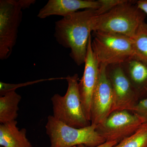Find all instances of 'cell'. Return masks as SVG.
<instances>
[{
	"instance_id": "cell-17",
	"label": "cell",
	"mask_w": 147,
	"mask_h": 147,
	"mask_svg": "<svg viewBox=\"0 0 147 147\" xmlns=\"http://www.w3.org/2000/svg\"><path fill=\"white\" fill-rule=\"evenodd\" d=\"M59 78L50 79H40V80H35L32 82H28L26 83L19 84H11L8 83L0 82V95L1 96L11 91H15V90L18 88L26 86L29 85H32L39 82L47 81L48 80H53V79H59Z\"/></svg>"
},
{
	"instance_id": "cell-2",
	"label": "cell",
	"mask_w": 147,
	"mask_h": 147,
	"mask_svg": "<svg viewBox=\"0 0 147 147\" xmlns=\"http://www.w3.org/2000/svg\"><path fill=\"white\" fill-rule=\"evenodd\" d=\"M136 2L121 0L101 14L97 18L94 31L114 33L132 38L146 17Z\"/></svg>"
},
{
	"instance_id": "cell-4",
	"label": "cell",
	"mask_w": 147,
	"mask_h": 147,
	"mask_svg": "<svg viewBox=\"0 0 147 147\" xmlns=\"http://www.w3.org/2000/svg\"><path fill=\"white\" fill-rule=\"evenodd\" d=\"M96 127L91 124L86 127L75 128L60 121L53 115L48 116L45 125L50 147H74L80 145L93 147L101 144L106 142L97 133Z\"/></svg>"
},
{
	"instance_id": "cell-5",
	"label": "cell",
	"mask_w": 147,
	"mask_h": 147,
	"mask_svg": "<svg viewBox=\"0 0 147 147\" xmlns=\"http://www.w3.org/2000/svg\"><path fill=\"white\" fill-rule=\"evenodd\" d=\"M93 52L99 64L121 65L133 58L132 40L119 34L95 31L92 32Z\"/></svg>"
},
{
	"instance_id": "cell-7",
	"label": "cell",
	"mask_w": 147,
	"mask_h": 147,
	"mask_svg": "<svg viewBox=\"0 0 147 147\" xmlns=\"http://www.w3.org/2000/svg\"><path fill=\"white\" fill-rule=\"evenodd\" d=\"M143 125L142 120L130 111L112 112L102 123L96 125V131L105 142L118 144L134 134Z\"/></svg>"
},
{
	"instance_id": "cell-3",
	"label": "cell",
	"mask_w": 147,
	"mask_h": 147,
	"mask_svg": "<svg viewBox=\"0 0 147 147\" xmlns=\"http://www.w3.org/2000/svg\"><path fill=\"white\" fill-rule=\"evenodd\" d=\"M68 84L64 96L56 94L51 98L53 116L57 120L69 126L83 128L90 126L82 105L79 90L78 74L65 77Z\"/></svg>"
},
{
	"instance_id": "cell-8",
	"label": "cell",
	"mask_w": 147,
	"mask_h": 147,
	"mask_svg": "<svg viewBox=\"0 0 147 147\" xmlns=\"http://www.w3.org/2000/svg\"><path fill=\"white\" fill-rule=\"evenodd\" d=\"M107 72L113 91L112 113L124 110L131 112L140 99L121 65H108Z\"/></svg>"
},
{
	"instance_id": "cell-12",
	"label": "cell",
	"mask_w": 147,
	"mask_h": 147,
	"mask_svg": "<svg viewBox=\"0 0 147 147\" xmlns=\"http://www.w3.org/2000/svg\"><path fill=\"white\" fill-rule=\"evenodd\" d=\"M140 100L147 97V65L135 59L121 65Z\"/></svg>"
},
{
	"instance_id": "cell-9",
	"label": "cell",
	"mask_w": 147,
	"mask_h": 147,
	"mask_svg": "<svg viewBox=\"0 0 147 147\" xmlns=\"http://www.w3.org/2000/svg\"><path fill=\"white\" fill-rule=\"evenodd\" d=\"M99 78L91 102V124L102 123L112 113L113 102V89L107 72L108 65H100Z\"/></svg>"
},
{
	"instance_id": "cell-11",
	"label": "cell",
	"mask_w": 147,
	"mask_h": 147,
	"mask_svg": "<svg viewBox=\"0 0 147 147\" xmlns=\"http://www.w3.org/2000/svg\"><path fill=\"white\" fill-rule=\"evenodd\" d=\"M103 3V0H49L37 16L40 19L54 15L64 17L80 9L99 8Z\"/></svg>"
},
{
	"instance_id": "cell-18",
	"label": "cell",
	"mask_w": 147,
	"mask_h": 147,
	"mask_svg": "<svg viewBox=\"0 0 147 147\" xmlns=\"http://www.w3.org/2000/svg\"><path fill=\"white\" fill-rule=\"evenodd\" d=\"M131 112L142 120L143 124L147 125V97L140 100Z\"/></svg>"
},
{
	"instance_id": "cell-6",
	"label": "cell",
	"mask_w": 147,
	"mask_h": 147,
	"mask_svg": "<svg viewBox=\"0 0 147 147\" xmlns=\"http://www.w3.org/2000/svg\"><path fill=\"white\" fill-rule=\"evenodd\" d=\"M35 0L0 1V59H7L16 44L23 10L34 4Z\"/></svg>"
},
{
	"instance_id": "cell-14",
	"label": "cell",
	"mask_w": 147,
	"mask_h": 147,
	"mask_svg": "<svg viewBox=\"0 0 147 147\" xmlns=\"http://www.w3.org/2000/svg\"><path fill=\"white\" fill-rule=\"evenodd\" d=\"M21 96L16 91L7 93L0 97V123L16 121Z\"/></svg>"
},
{
	"instance_id": "cell-16",
	"label": "cell",
	"mask_w": 147,
	"mask_h": 147,
	"mask_svg": "<svg viewBox=\"0 0 147 147\" xmlns=\"http://www.w3.org/2000/svg\"><path fill=\"white\" fill-rule=\"evenodd\" d=\"M113 147H147V125L143 124L134 134Z\"/></svg>"
},
{
	"instance_id": "cell-1",
	"label": "cell",
	"mask_w": 147,
	"mask_h": 147,
	"mask_svg": "<svg viewBox=\"0 0 147 147\" xmlns=\"http://www.w3.org/2000/svg\"><path fill=\"white\" fill-rule=\"evenodd\" d=\"M121 1L103 0L99 8L79 11L55 22V39L62 46L70 49V57L76 65L85 63L89 39L98 16Z\"/></svg>"
},
{
	"instance_id": "cell-13",
	"label": "cell",
	"mask_w": 147,
	"mask_h": 147,
	"mask_svg": "<svg viewBox=\"0 0 147 147\" xmlns=\"http://www.w3.org/2000/svg\"><path fill=\"white\" fill-rule=\"evenodd\" d=\"M0 145L2 147H32L26 137V129H19L17 121L0 125Z\"/></svg>"
},
{
	"instance_id": "cell-21",
	"label": "cell",
	"mask_w": 147,
	"mask_h": 147,
	"mask_svg": "<svg viewBox=\"0 0 147 147\" xmlns=\"http://www.w3.org/2000/svg\"><path fill=\"white\" fill-rule=\"evenodd\" d=\"M77 147V146H75V147Z\"/></svg>"
},
{
	"instance_id": "cell-15",
	"label": "cell",
	"mask_w": 147,
	"mask_h": 147,
	"mask_svg": "<svg viewBox=\"0 0 147 147\" xmlns=\"http://www.w3.org/2000/svg\"><path fill=\"white\" fill-rule=\"evenodd\" d=\"M133 59L147 65V24H141L132 38Z\"/></svg>"
},
{
	"instance_id": "cell-20",
	"label": "cell",
	"mask_w": 147,
	"mask_h": 147,
	"mask_svg": "<svg viewBox=\"0 0 147 147\" xmlns=\"http://www.w3.org/2000/svg\"><path fill=\"white\" fill-rule=\"evenodd\" d=\"M118 143L116 142H106L100 145L93 147H113L117 145ZM77 147H89L84 145H80Z\"/></svg>"
},
{
	"instance_id": "cell-10",
	"label": "cell",
	"mask_w": 147,
	"mask_h": 147,
	"mask_svg": "<svg viewBox=\"0 0 147 147\" xmlns=\"http://www.w3.org/2000/svg\"><path fill=\"white\" fill-rule=\"evenodd\" d=\"M91 42V35L88 43L84 72L79 84L84 113L87 119L90 122L92 98L99 78L100 66L93 52Z\"/></svg>"
},
{
	"instance_id": "cell-19",
	"label": "cell",
	"mask_w": 147,
	"mask_h": 147,
	"mask_svg": "<svg viewBox=\"0 0 147 147\" xmlns=\"http://www.w3.org/2000/svg\"><path fill=\"white\" fill-rule=\"evenodd\" d=\"M138 7L146 14H147V0H139L136 2Z\"/></svg>"
}]
</instances>
